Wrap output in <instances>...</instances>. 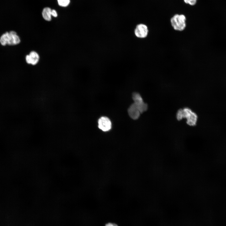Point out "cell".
Masks as SVG:
<instances>
[{
    "label": "cell",
    "instance_id": "obj_2",
    "mask_svg": "<svg viewBox=\"0 0 226 226\" xmlns=\"http://www.w3.org/2000/svg\"><path fill=\"white\" fill-rule=\"evenodd\" d=\"M170 21L172 26L175 30L182 31L186 28V18L183 14H175L171 18Z\"/></svg>",
    "mask_w": 226,
    "mask_h": 226
},
{
    "label": "cell",
    "instance_id": "obj_11",
    "mask_svg": "<svg viewBox=\"0 0 226 226\" xmlns=\"http://www.w3.org/2000/svg\"><path fill=\"white\" fill-rule=\"evenodd\" d=\"M176 119L178 121H180L184 118L183 109L179 110L176 114Z\"/></svg>",
    "mask_w": 226,
    "mask_h": 226
},
{
    "label": "cell",
    "instance_id": "obj_14",
    "mask_svg": "<svg viewBox=\"0 0 226 226\" xmlns=\"http://www.w3.org/2000/svg\"><path fill=\"white\" fill-rule=\"evenodd\" d=\"M105 226H118L117 224L114 223H108L105 224Z\"/></svg>",
    "mask_w": 226,
    "mask_h": 226
},
{
    "label": "cell",
    "instance_id": "obj_1",
    "mask_svg": "<svg viewBox=\"0 0 226 226\" xmlns=\"http://www.w3.org/2000/svg\"><path fill=\"white\" fill-rule=\"evenodd\" d=\"M20 39L16 33L13 31L6 32L3 34L0 38V43L3 46L7 44L14 45L19 44Z\"/></svg>",
    "mask_w": 226,
    "mask_h": 226
},
{
    "label": "cell",
    "instance_id": "obj_10",
    "mask_svg": "<svg viewBox=\"0 0 226 226\" xmlns=\"http://www.w3.org/2000/svg\"><path fill=\"white\" fill-rule=\"evenodd\" d=\"M58 4L61 6L65 7L70 3V0H57Z\"/></svg>",
    "mask_w": 226,
    "mask_h": 226
},
{
    "label": "cell",
    "instance_id": "obj_13",
    "mask_svg": "<svg viewBox=\"0 0 226 226\" xmlns=\"http://www.w3.org/2000/svg\"><path fill=\"white\" fill-rule=\"evenodd\" d=\"M51 16L55 17H56L57 16V14L56 11L54 9L51 10Z\"/></svg>",
    "mask_w": 226,
    "mask_h": 226
},
{
    "label": "cell",
    "instance_id": "obj_12",
    "mask_svg": "<svg viewBox=\"0 0 226 226\" xmlns=\"http://www.w3.org/2000/svg\"><path fill=\"white\" fill-rule=\"evenodd\" d=\"M197 0H184V1L186 4L193 6L196 3Z\"/></svg>",
    "mask_w": 226,
    "mask_h": 226
},
{
    "label": "cell",
    "instance_id": "obj_9",
    "mask_svg": "<svg viewBox=\"0 0 226 226\" xmlns=\"http://www.w3.org/2000/svg\"><path fill=\"white\" fill-rule=\"evenodd\" d=\"M51 9L49 8H45L42 12V15L43 18L46 20L50 21L51 20Z\"/></svg>",
    "mask_w": 226,
    "mask_h": 226
},
{
    "label": "cell",
    "instance_id": "obj_6",
    "mask_svg": "<svg viewBox=\"0 0 226 226\" xmlns=\"http://www.w3.org/2000/svg\"><path fill=\"white\" fill-rule=\"evenodd\" d=\"M98 124L99 128L104 132L109 131L111 127L110 120L106 116H102L100 118L98 121Z\"/></svg>",
    "mask_w": 226,
    "mask_h": 226
},
{
    "label": "cell",
    "instance_id": "obj_4",
    "mask_svg": "<svg viewBox=\"0 0 226 226\" xmlns=\"http://www.w3.org/2000/svg\"><path fill=\"white\" fill-rule=\"evenodd\" d=\"M132 98L134 101V103L138 108L141 113L147 110L148 105L143 102L142 98L139 93H133Z\"/></svg>",
    "mask_w": 226,
    "mask_h": 226
},
{
    "label": "cell",
    "instance_id": "obj_5",
    "mask_svg": "<svg viewBox=\"0 0 226 226\" xmlns=\"http://www.w3.org/2000/svg\"><path fill=\"white\" fill-rule=\"evenodd\" d=\"M148 26L143 24H137L134 30V34L135 36L140 39L146 38L148 35Z\"/></svg>",
    "mask_w": 226,
    "mask_h": 226
},
{
    "label": "cell",
    "instance_id": "obj_3",
    "mask_svg": "<svg viewBox=\"0 0 226 226\" xmlns=\"http://www.w3.org/2000/svg\"><path fill=\"white\" fill-rule=\"evenodd\" d=\"M183 111L184 118L186 119V123L190 126H195L198 119L196 114L188 108H183Z\"/></svg>",
    "mask_w": 226,
    "mask_h": 226
},
{
    "label": "cell",
    "instance_id": "obj_8",
    "mask_svg": "<svg viewBox=\"0 0 226 226\" xmlns=\"http://www.w3.org/2000/svg\"><path fill=\"white\" fill-rule=\"evenodd\" d=\"M128 112L131 118L134 120L138 119L141 113L138 108L134 103L130 106Z\"/></svg>",
    "mask_w": 226,
    "mask_h": 226
},
{
    "label": "cell",
    "instance_id": "obj_7",
    "mask_svg": "<svg viewBox=\"0 0 226 226\" xmlns=\"http://www.w3.org/2000/svg\"><path fill=\"white\" fill-rule=\"evenodd\" d=\"M25 59L27 63L34 65L37 64L38 62L39 56L36 52L33 51H31L29 55L26 56Z\"/></svg>",
    "mask_w": 226,
    "mask_h": 226
}]
</instances>
